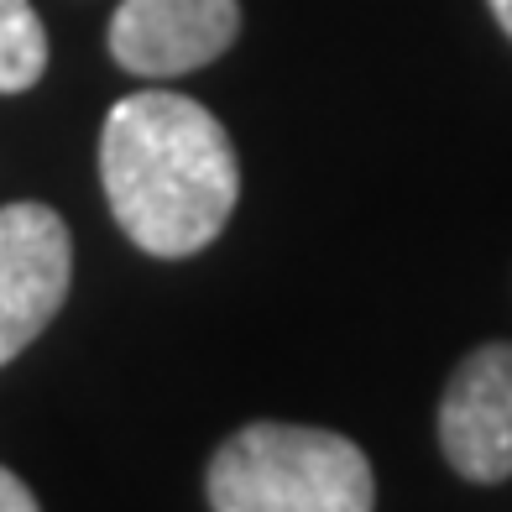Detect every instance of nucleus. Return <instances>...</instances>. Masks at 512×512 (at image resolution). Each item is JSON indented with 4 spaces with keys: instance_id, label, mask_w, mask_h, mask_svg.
<instances>
[{
    "instance_id": "nucleus-8",
    "label": "nucleus",
    "mask_w": 512,
    "mask_h": 512,
    "mask_svg": "<svg viewBox=\"0 0 512 512\" xmlns=\"http://www.w3.org/2000/svg\"><path fill=\"white\" fill-rule=\"evenodd\" d=\"M492 6V16H497V27L507 32V42H512V0H486Z\"/></svg>"
},
{
    "instance_id": "nucleus-4",
    "label": "nucleus",
    "mask_w": 512,
    "mask_h": 512,
    "mask_svg": "<svg viewBox=\"0 0 512 512\" xmlns=\"http://www.w3.org/2000/svg\"><path fill=\"white\" fill-rule=\"evenodd\" d=\"M439 450L455 476L476 486L512 476V340H486L450 371L439 398Z\"/></svg>"
},
{
    "instance_id": "nucleus-1",
    "label": "nucleus",
    "mask_w": 512,
    "mask_h": 512,
    "mask_svg": "<svg viewBox=\"0 0 512 512\" xmlns=\"http://www.w3.org/2000/svg\"><path fill=\"white\" fill-rule=\"evenodd\" d=\"M100 183L121 236L136 251L178 262L230 225L241 199V162L230 131L199 100L173 89H136L105 115Z\"/></svg>"
},
{
    "instance_id": "nucleus-6",
    "label": "nucleus",
    "mask_w": 512,
    "mask_h": 512,
    "mask_svg": "<svg viewBox=\"0 0 512 512\" xmlns=\"http://www.w3.org/2000/svg\"><path fill=\"white\" fill-rule=\"evenodd\" d=\"M48 74V27L32 0H0V95H27Z\"/></svg>"
},
{
    "instance_id": "nucleus-7",
    "label": "nucleus",
    "mask_w": 512,
    "mask_h": 512,
    "mask_svg": "<svg viewBox=\"0 0 512 512\" xmlns=\"http://www.w3.org/2000/svg\"><path fill=\"white\" fill-rule=\"evenodd\" d=\"M0 512H42L37 497H32V486L21 481L16 471H6V465H0Z\"/></svg>"
},
{
    "instance_id": "nucleus-2",
    "label": "nucleus",
    "mask_w": 512,
    "mask_h": 512,
    "mask_svg": "<svg viewBox=\"0 0 512 512\" xmlns=\"http://www.w3.org/2000/svg\"><path fill=\"white\" fill-rule=\"evenodd\" d=\"M209 512H377V476L356 439L256 418L215 450Z\"/></svg>"
},
{
    "instance_id": "nucleus-3",
    "label": "nucleus",
    "mask_w": 512,
    "mask_h": 512,
    "mask_svg": "<svg viewBox=\"0 0 512 512\" xmlns=\"http://www.w3.org/2000/svg\"><path fill=\"white\" fill-rule=\"evenodd\" d=\"M74 283V236L53 204H0V366L58 319Z\"/></svg>"
},
{
    "instance_id": "nucleus-5",
    "label": "nucleus",
    "mask_w": 512,
    "mask_h": 512,
    "mask_svg": "<svg viewBox=\"0 0 512 512\" xmlns=\"http://www.w3.org/2000/svg\"><path fill=\"white\" fill-rule=\"evenodd\" d=\"M241 37L236 0H121L110 16V58L136 79H178L225 58Z\"/></svg>"
}]
</instances>
